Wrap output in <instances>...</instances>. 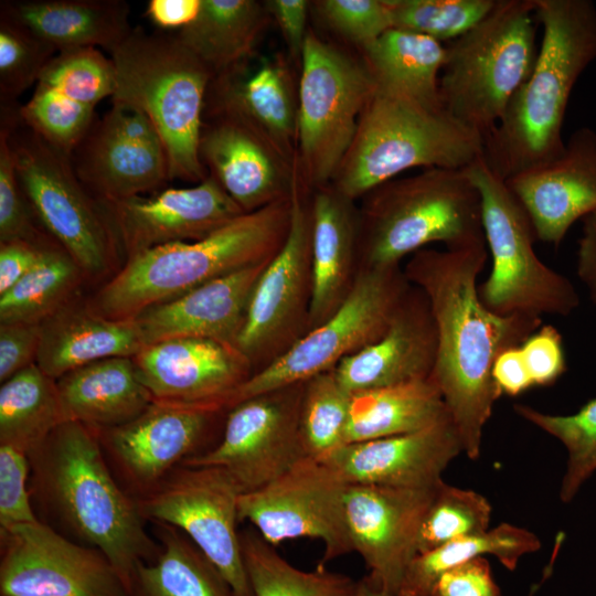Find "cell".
<instances>
[{
	"instance_id": "1",
	"label": "cell",
	"mask_w": 596,
	"mask_h": 596,
	"mask_svg": "<svg viewBox=\"0 0 596 596\" xmlns=\"http://www.w3.org/2000/svg\"><path fill=\"white\" fill-rule=\"evenodd\" d=\"M488 259L486 243L423 248L404 274L426 296L437 332L432 379L438 386L469 459L480 456L483 429L501 396L492 368L504 350L521 345L542 318L500 316L480 300L477 279Z\"/></svg>"
},
{
	"instance_id": "2",
	"label": "cell",
	"mask_w": 596,
	"mask_h": 596,
	"mask_svg": "<svg viewBox=\"0 0 596 596\" xmlns=\"http://www.w3.org/2000/svg\"><path fill=\"white\" fill-rule=\"evenodd\" d=\"M533 4L543 29L535 65L483 139V160L504 180L562 152L570 96L596 60V7L590 0Z\"/></svg>"
},
{
	"instance_id": "3",
	"label": "cell",
	"mask_w": 596,
	"mask_h": 596,
	"mask_svg": "<svg viewBox=\"0 0 596 596\" xmlns=\"http://www.w3.org/2000/svg\"><path fill=\"white\" fill-rule=\"evenodd\" d=\"M290 217L291 196L243 213L201 240L135 254L98 291L95 311L131 319L209 281L268 262L285 243Z\"/></svg>"
},
{
	"instance_id": "4",
	"label": "cell",
	"mask_w": 596,
	"mask_h": 596,
	"mask_svg": "<svg viewBox=\"0 0 596 596\" xmlns=\"http://www.w3.org/2000/svg\"><path fill=\"white\" fill-rule=\"evenodd\" d=\"M39 482L70 530L98 550L130 594L137 568L158 553L143 515L111 476L94 430L78 422L58 425L31 456Z\"/></svg>"
},
{
	"instance_id": "5",
	"label": "cell",
	"mask_w": 596,
	"mask_h": 596,
	"mask_svg": "<svg viewBox=\"0 0 596 596\" xmlns=\"http://www.w3.org/2000/svg\"><path fill=\"white\" fill-rule=\"evenodd\" d=\"M358 268L401 266L405 257L441 243H486L480 194L467 169L430 168L397 177L361 199Z\"/></svg>"
},
{
	"instance_id": "6",
	"label": "cell",
	"mask_w": 596,
	"mask_h": 596,
	"mask_svg": "<svg viewBox=\"0 0 596 596\" xmlns=\"http://www.w3.org/2000/svg\"><path fill=\"white\" fill-rule=\"evenodd\" d=\"M116 74L111 100L141 110L164 146L170 181L200 183L209 174L199 156L209 68L175 33L134 28L110 52Z\"/></svg>"
},
{
	"instance_id": "7",
	"label": "cell",
	"mask_w": 596,
	"mask_h": 596,
	"mask_svg": "<svg viewBox=\"0 0 596 596\" xmlns=\"http://www.w3.org/2000/svg\"><path fill=\"white\" fill-rule=\"evenodd\" d=\"M482 153L483 137L444 108L375 87L330 184L355 202L409 169H464Z\"/></svg>"
},
{
	"instance_id": "8",
	"label": "cell",
	"mask_w": 596,
	"mask_h": 596,
	"mask_svg": "<svg viewBox=\"0 0 596 596\" xmlns=\"http://www.w3.org/2000/svg\"><path fill=\"white\" fill-rule=\"evenodd\" d=\"M535 22L533 0H497L481 22L446 45L443 108L483 139L533 71Z\"/></svg>"
},
{
	"instance_id": "9",
	"label": "cell",
	"mask_w": 596,
	"mask_h": 596,
	"mask_svg": "<svg viewBox=\"0 0 596 596\" xmlns=\"http://www.w3.org/2000/svg\"><path fill=\"white\" fill-rule=\"evenodd\" d=\"M20 106H0V130L10 146L21 188L42 227L89 276L108 269L118 244L109 213L78 180L70 155L20 117Z\"/></svg>"
},
{
	"instance_id": "10",
	"label": "cell",
	"mask_w": 596,
	"mask_h": 596,
	"mask_svg": "<svg viewBox=\"0 0 596 596\" xmlns=\"http://www.w3.org/2000/svg\"><path fill=\"white\" fill-rule=\"evenodd\" d=\"M467 172L479 191L482 230L491 269L478 285L482 304L500 316L566 317L579 306L571 280L544 264L534 251L531 221L505 180L478 158Z\"/></svg>"
},
{
	"instance_id": "11",
	"label": "cell",
	"mask_w": 596,
	"mask_h": 596,
	"mask_svg": "<svg viewBox=\"0 0 596 596\" xmlns=\"http://www.w3.org/2000/svg\"><path fill=\"white\" fill-rule=\"evenodd\" d=\"M363 60L309 29L298 79L297 167L312 192L330 184L375 91Z\"/></svg>"
},
{
	"instance_id": "12",
	"label": "cell",
	"mask_w": 596,
	"mask_h": 596,
	"mask_svg": "<svg viewBox=\"0 0 596 596\" xmlns=\"http://www.w3.org/2000/svg\"><path fill=\"white\" fill-rule=\"evenodd\" d=\"M403 267H359L341 306L288 351L252 374L225 401V408L254 396L304 383L334 369L347 356L376 341L387 329L409 288Z\"/></svg>"
},
{
	"instance_id": "13",
	"label": "cell",
	"mask_w": 596,
	"mask_h": 596,
	"mask_svg": "<svg viewBox=\"0 0 596 596\" xmlns=\"http://www.w3.org/2000/svg\"><path fill=\"white\" fill-rule=\"evenodd\" d=\"M311 192L299 174L291 193L288 235L260 274L235 347L248 360L253 374L263 370L308 332L312 298Z\"/></svg>"
},
{
	"instance_id": "14",
	"label": "cell",
	"mask_w": 596,
	"mask_h": 596,
	"mask_svg": "<svg viewBox=\"0 0 596 596\" xmlns=\"http://www.w3.org/2000/svg\"><path fill=\"white\" fill-rule=\"evenodd\" d=\"M240 488L223 469L184 466L138 500L143 518L181 531L236 596H253L237 531Z\"/></svg>"
},
{
	"instance_id": "15",
	"label": "cell",
	"mask_w": 596,
	"mask_h": 596,
	"mask_svg": "<svg viewBox=\"0 0 596 596\" xmlns=\"http://www.w3.org/2000/svg\"><path fill=\"white\" fill-rule=\"evenodd\" d=\"M349 483L327 461L306 456L268 485L238 498L248 521L272 545L292 539L321 541L320 565L353 552L347 520Z\"/></svg>"
},
{
	"instance_id": "16",
	"label": "cell",
	"mask_w": 596,
	"mask_h": 596,
	"mask_svg": "<svg viewBox=\"0 0 596 596\" xmlns=\"http://www.w3.org/2000/svg\"><path fill=\"white\" fill-rule=\"evenodd\" d=\"M304 386L305 382L236 404L219 444L182 465L221 468L242 493L274 481L307 456L300 434Z\"/></svg>"
},
{
	"instance_id": "17",
	"label": "cell",
	"mask_w": 596,
	"mask_h": 596,
	"mask_svg": "<svg viewBox=\"0 0 596 596\" xmlns=\"http://www.w3.org/2000/svg\"><path fill=\"white\" fill-rule=\"evenodd\" d=\"M75 174L99 202L111 204L158 192L170 181L162 140L136 107L111 100L70 155Z\"/></svg>"
},
{
	"instance_id": "18",
	"label": "cell",
	"mask_w": 596,
	"mask_h": 596,
	"mask_svg": "<svg viewBox=\"0 0 596 596\" xmlns=\"http://www.w3.org/2000/svg\"><path fill=\"white\" fill-rule=\"evenodd\" d=\"M1 596H130L103 553L41 521L1 531Z\"/></svg>"
},
{
	"instance_id": "19",
	"label": "cell",
	"mask_w": 596,
	"mask_h": 596,
	"mask_svg": "<svg viewBox=\"0 0 596 596\" xmlns=\"http://www.w3.org/2000/svg\"><path fill=\"white\" fill-rule=\"evenodd\" d=\"M436 487L348 486L345 520L353 552L390 593L398 595L404 574L417 555L419 529Z\"/></svg>"
},
{
	"instance_id": "20",
	"label": "cell",
	"mask_w": 596,
	"mask_h": 596,
	"mask_svg": "<svg viewBox=\"0 0 596 596\" xmlns=\"http://www.w3.org/2000/svg\"><path fill=\"white\" fill-rule=\"evenodd\" d=\"M199 156L244 213L289 199L297 162L284 157L247 123L226 114H203Z\"/></svg>"
},
{
	"instance_id": "21",
	"label": "cell",
	"mask_w": 596,
	"mask_h": 596,
	"mask_svg": "<svg viewBox=\"0 0 596 596\" xmlns=\"http://www.w3.org/2000/svg\"><path fill=\"white\" fill-rule=\"evenodd\" d=\"M138 377L153 401L225 408L230 394L252 374L233 344L206 338H172L132 356Z\"/></svg>"
},
{
	"instance_id": "22",
	"label": "cell",
	"mask_w": 596,
	"mask_h": 596,
	"mask_svg": "<svg viewBox=\"0 0 596 596\" xmlns=\"http://www.w3.org/2000/svg\"><path fill=\"white\" fill-rule=\"evenodd\" d=\"M105 205L127 258L152 247L201 240L244 213L210 175L189 188L162 189Z\"/></svg>"
},
{
	"instance_id": "23",
	"label": "cell",
	"mask_w": 596,
	"mask_h": 596,
	"mask_svg": "<svg viewBox=\"0 0 596 596\" xmlns=\"http://www.w3.org/2000/svg\"><path fill=\"white\" fill-rule=\"evenodd\" d=\"M536 240L557 247L571 226L596 211V132L576 129L555 158L505 180Z\"/></svg>"
},
{
	"instance_id": "24",
	"label": "cell",
	"mask_w": 596,
	"mask_h": 596,
	"mask_svg": "<svg viewBox=\"0 0 596 596\" xmlns=\"http://www.w3.org/2000/svg\"><path fill=\"white\" fill-rule=\"evenodd\" d=\"M254 57L212 78L203 114L240 118L297 162L298 82L291 60L283 53L253 63Z\"/></svg>"
},
{
	"instance_id": "25",
	"label": "cell",
	"mask_w": 596,
	"mask_h": 596,
	"mask_svg": "<svg viewBox=\"0 0 596 596\" xmlns=\"http://www.w3.org/2000/svg\"><path fill=\"white\" fill-rule=\"evenodd\" d=\"M461 453L449 416L414 433L345 444L321 460L349 485L428 489L443 480L444 470Z\"/></svg>"
},
{
	"instance_id": "26",
	"label": "cell",
	"mask_w": 596,
	"mask_h": 596,
	"mask_svg": "<svg viewBox=\"0 0 596 596\" xmlns=\"http://www.w3.org/2000/svg\"><path fill=\"white\" fill-rule=\"evenodd\" d=\"M221 411L153 401L135 419L103 430L104 445L131 481L151 490L191 457Z\"/></svg>"
},
{
	"instance_id": "27",
	"label": "cell",
	"mask_w": 596,
	"mask_h": 596,
	"mask_svg": "<svg viewBox=\"0 0 596 596\" xmlns=\"http://www.w3.org/2000/svg\"><path fill=\"white\" fill-rule=\"evenodd\" d=\"M437 332L428 300L411 284L385 332L334 368L351 394L432 376Z\"/></svg>"
},
{
	"instance_id": "28",
	"label": "cell",
	"mask_w": 596,
	"mask_h": 596,
	"mask_svg": "<svg viewBox=\"0 0 596 596\" xmlns=\"http://www.w3.org/2000/svg\"><path fill=\"white\" fill-rule=\"evenodd\" d=\"M268 262L209 281L131 318L143 345L172 338H206L235 345L253 289Z\"/></svg>"
},
{
	"instance_id": "29",
	"label": "cell",
	"mask_w": 596,
	"mask_h": 596,
	"mask_svg": "<svg viewBox=\"0 0 596 596\" xmlns=\"http://www.w3.org/2000/svg\"><path fill=\"white\" fill-rule=\"evenodd\" d=\"M312 298L308 331L344 301L358 272L359 212L331 184L311 192Z\"/></svg>"
},
{
	"instance_id": "30",
	"label": "cell",
	"mask_w": 596,
	"mask_h": 596,
	"mask_svg": "<svg viewBox=\"0 0 596 596\" xmlns=\"http://www.w3.org/2000/svg\"><path fill=\"white\" fill-rule=\"evenodd\" d=\"M0 13L23 24L56 51L103 47L111 52L131 33L123 0H6Z\"/></svg>"
},
{
	"instance_id": "31",
	"label": "cell",
	"mask_w": 596,
	"mask_h": 596,
	"mask_svg": "<svg viewBox=\"0 0 596 596\" xmlns=\"http://www.w3.org/2000/svg\"><path fill=\"white\" fill-rule=\"evenodd\" d=\"M55 382L65 422L100 432L135 419L153 402L129 356L95 361Z\"/></svg>"
},
{
	"instance_id": "32",
	"label": "cell",
	"mask_w": 596,
	"mask_h": 596,
	"mask_svg": "<svg viewBox=\"0 0 596 596\" xmlns=\"http://www.w3.org/2000/svg\"><path fill=\"white\" fill-rule=\"evenodd\" d=\"M132 319L115 320L64 306L41 323L36 365L51 379L107 358L135 356L143 348Z\"/></svg>"
},
{
	"instance_id": "33",
	"label": "cell",
	"mask_w": 596,
	"mask_h": 596,
	"mask_svg": "<svg viewBox=\"0 0 596 596\" xmlns=\"http://www.w3.org/2000/svg\"><path fill=\"white\" fill-rule=\"evenodd\" d=\"M360 50L377 88L429 108H443L439 78L446 45L441 42L392 28Z\"/></svg>"
},
{
	"instance_id": "34",
	"label": "cell",
	"mask_w": 596,
	"mask_h": 596,
	"mask_svg": "<svg viewBox=\"0 0 596 596\" xmlns=\"http://www.w3.org/2000/svg\"><path fill=\"white\" fill-rule=\"evenodd\" d=\"M269 18L265 1L201 0L195 20L175 34L214 77L255 56Z\"/></svg>"
},
{
	"instance_id": "35",
	"label": "cell",
	"mask_w": 596,
	"mask_h": 596,
	"mask_svg": "<svg viewBox=\"0 0 596 596\" xmlns=\"http://www.w3.org/2000/svg\"><path fill=\"white\" fill-rule=\"evenodd\" d=\"M449 416L432 377L353 393L345 444L414 433Z\"/></svg>"
},
{
	"instance_id": "36",
	"label": "cell",
	"mask_w": 596,
	"mask_h": 596,
	"mask_svg": "<svg viewBox=\"0 0 596 596\" xmlns=\"http://www.w3.org/2000/svg\"><path fill=\"white\" fill-rule=\"evenodd\" d=\"M159 525L156 557L141 564L130 596H236L213 563L178 529Z\"/></svg>"
},
{
	"instance_id": "37",
	"label": "cell",
	"mask_w": 596,
	"mask_h": 596,
	"mask_svg": "<svg viewBox=\"0 0 596 596\" xmlns=\"http://www.w3.org/2000/svg\"><path fill=\"white\" fill-rule=\"evenodd\" d=\"M63 422L56 382L35 362L1 383L0 445L31 456Z\"/></svg>"
},
{
	"instance_id": "38",
	"label": "cell",
	"mask_w": 596,
	"mask_h": 596,
	"mask_svg": "<svg viewBox=\"0 0 596 596\" xmlns=\"http://www.w3.org/2000/svg\"><path fill=\"white\" fill-rule=\"evenodd\" d=\"M540 549L541 541L531 531L501 523L485 533L417 554L404 574L398 596H430L435 583L446 571L487 554L496 556L505 568L513 571L523 555Z\"/></svg>"
},
{
	"instance_id": "39",
	"label": "cell",
	"mask_w": 596,
	"mask_h": 596,
	"mask_svg": "<svg viewBox=\"0 0 596 596\" xmlns=\"http://www.w3.org/2000/svg\"><path fill=\"white\" fill-rule=\"evenodd\" d=\"M253 596H355L358 582L324 565L304 571L286 561L255 529L240 532Z\"/></svg>"
},
{
	"instance_id": "40",
	"label": "cell",
	"mask_w": 596,
	"mask_h": 596,
	"mask_svg": "<svg viewBox=\"0 0 596 596\" xmlns=\"http://www.w3.org/2000/svg\"><path fill=\"white\" fill-rule=\"evenodd\" d=\"M81 273L61 247L45 246L35 266L0 295V322L41 324L66 306Z\"/></svg>"
},
{
	"instance_id": "41",
	"label": "cell",
	"mask_w": 596,
	"mask_h": 596,
	"mask_svg": "<svg viewBox=\"0 0 596 596\" xmlns=\"http://www.w3.org/2000/svg\"><path fill=\"white\" fill-rule=\"evenodd\" d=\"M513 409L517 415L553 436L566 448L567 461L560 498L562 502L568 503L596 471V397L568 415L544 413L525 404H515Z\"/></svg>"
},
{
	"instance_id": "42",
	"label": "cell",
	"mask_w": 596,
	"mask_h": 596,
	"mask_svg": "<svg viewBox=\"0 0 596 596\" xmlns=\"http://www.w3.org/2000/svg\"><path fill=\"white\" fill-rule=\"evenodd\" d=\"M352 394L339 382L334 369L305 382L300 434L307 456L324 459L345 445Z\"/></svg>"
},
{
	"instance_id": "43",
	"label": "cell",
	"mask_w": 596,
	"mask_h": 596,
	"mask_svg": "<svg viewBox=\"0 0 596 596\" xmlns=\"http://www.w3.org/2000/svg\"><path fill=\"white\" fill-rule=\"evenodd\" d=\"M491 512L488 499L479 492L454 487L441 480L423 518L417 554L487 532Z\"/></svg>"
},
{
	"instance_id": "44",
	"label": "cell",
	"mask_w": 596,
	"mask_h": 596,
	"mask_svg": "<svg viewBox=\"0 0 596 596\" xmlns=\"http://www.w3.org/2000/svg\"><path fill=\"white\" fill-rule=\"evenodd\" d=\"M36 84L95 108L99 102L115 94V67L111 58L98 49L62 51L50 61Z\"/></svg>"
},
{
	"instance_id": "45",
	"label": "cell",
	"mask_w": 596,
	"mask_h": 596,
	"mask_svg": "<svg viewBox=\"0 0 596 596\" xmlns=\"http://www.w3.org/2000/svg\"><path fill=\"white\" fill-rule=\"evenodd\" d=\"M393 26L429 36L454 41L494 8L497 0H387Z\"/></svg>"
},
{
	"instance_id": "46",
	"label": "cell",
	"mask_w": 596,
	"mask_h": 596,
	"mask_svg": "<svg viewBox=\"0 0 596 596\" xmlns=\"http://www.w3.org/2000/svg\"><path fill=\"white\" fill-rule=\"evenodd\" d=\"M57 51L33 31L0 13V105H17L36 85Z\"/></svg>"
},
{
	"instance_id": "47",
	"label": "cell",
	"mask_w": 596,
	"mask_h": 596,
	"mask_svg": "<svg viewBox=\"0 0 596 596\" xmlns=\"http://www.w3.org/2000/svg\"><path fill=\"white\" fill-rule=\"evenodd\" d=\"M19 113L29 127L67 155L81 142L96 119L94 107L73 102L39 84L30 99L20 106Z\"/></svg>"
},
{
	"instance_id": "48",
	"label": "cell",
	"mask_w": 596,
	"mask_h": 596,
	"mask_svg": "<svg viewBox=\"0 0 596 596\" xmlns=\"http://www.w3.org/2000/svg\"><path fill=\"white\" fill-rule=\"evenodd\" d=\"M311 7L331 31L360 49L394 28L387 0H319Z\"/></svg>"
},
{
	"instance_id": "49",
	"label": "cell",
	"mask_w": 596,
	"mask_h": 596,
	"mask_svg": "<svg viewBox=\"0 0 596 596\" xmlns=\"http://www.w3.org/2000/svg\"><path fill=\"white\" fill-rule=\"evenodd\" d=\"M34 219L15 171L7 135L0 130V243L47 245L46 236L41 234Z\"/></svg>"
},
{
	"instance_id": "50",
	"label": "cell",
	"mask_w": 596,
	"mask_h": 596,
	"mask_svg": "<svg viewBox=\"0 0 596 596\" xmlns=\"http://www.w3.org/2000/svg\"><path fill=\"white\" fill-rule=\"evenodd\" d=\"M29 455L8 445H0V526H13L40 521L33 512L26 487Z\"/></svg>"
},
{
	"instance_id": "51",
	"label": "cell",
	"mask_w": 596,
	"mask_h": 596,
	"mask_svg": "<svg viewBox=\"0 0 596 596\" xmlns=\"http://www.w3.org/2000/svg\"><path fill=\"white\" fill-rule=\"evenodd\" d=\"M520 348L533 385H552L566 371L563 339L555 327L541 324Z\"/></svg>"
},
{
	"instance_id": "52",
	"label": "cell",
	"mask_w": 596,
	"mask_h": 596,
	"mask_svg": "<svg viewBox=\"0 0 596 596\" xmlns=\"http://www.w3.org/2000/svg\"><path fill=\"white\" fill-rule=\"evenodd\" d=\"M430 596H501L488 560L478 556L446 571Z\"/></svg>"
},
{
	"instance_id": "53",
	"label": "cell",
	"mask_w": 596,
	"mask_h": 596,
	"mask_svg": "<svg viewBox=\"0 0 596 596\" xmlns=\"http://www.w3.org/2000/svg\"><path fill=\"white\" fill-rule=\"evenodd\" d=\"M41 337L38 323L0 324V381L35 362Z\"/></svg>"
},
{
	"instance_id": "54",
	"label": "cell",
	"mask_w": 596,
	"mask_h": 596,
	"mask_svg": "<svg viewBox=\"0 0 596 596\" xmlns=\"http://www.w3.org/2000/svg\"><path fill=\"white\" fill-rule=\"evenodd\" d=\"M311 2L306 0H267L265 1L269 15L277 23L286 43L289 58L301 60L309 29L308 14Z\"/></svg>"
},
{
	"instance_id": "55",
	"label": "cell",
	"mask_w": 596,
	"mask_h": 596,
	"mask_svg": "<svg viewBox=\"0 0 596 596\" xmlns=\"http://www.w3.org/2000/svg\"><path fill=\"white\" fill-rule=\"evenodd\" d=\"M26 242L0 245V295L22 279L39 262L43 248Z\"/></svg>"
},
{
	"instance_id": "56",
	"label": "cell",
	"mask_w": 596,
	"mask_h": 596,
	"mask_svg": "<svg viewBox=\"0 0 596 596\" xmlns=\"http://www.w3.org/2000/svg\"><path fill=\"white\" fill-rule=\"evenodd\" d=\"M492 379L501 395L517 396L534 386L520 345L509 348L498 355L492 368Z\"/></svg>"
},
{
	"instance_id": "57",
	"label": "cell",
	"mask_w": 596,
	"mask_h": 596,
	"mask_svg": "<svg viewBox=\"0 0 596 596\" xmlns=\"http://www.w3.org/2000/svg\"><path fill=\"white\" fill-rule=\"evenodd\" d=\"M201 0H150L146 17L161 30H177L192 23L199 14Z\"/></svg>"
},
{
	"instance_id": "58",
	"label": "cell",
	"mask_w": 596,
	"mask_h": 596,
	"mask_svg": "<svg viewBox=\"0 0 596 596\" xmlns=\"http://www.w3.org/2000/svg\"><path fill=\"white\" fill-rule=\"evenodd\" d=\"M577 242L576 274L589 300L596 306V211L582 220Z\"/></svg>"
},
{
	"instance_id": "59",
	"label": "cell",
	"mask_w": 596,
	"mask_h": 596,
	"mask_svg": "<svg viewBox=\"0 0 596 596\" xmlns=\"http://www.w3.org/2000/svg\"><path fill=\"white\" fill-rule=\"evenodd\" d=\"M355 596H398L384 589L371 575L358 581Z\"/></svg>"
},
{
	"instance_id": "60",
	"label": "cell",
	"mask_w": 596,
	"mask_h": 596,
	"mask_svg": "<svg viewBox=\"0 0 596 596\" xmlns=\"http://www.w3.org/2000/svg\"><path fill=\"white\" fill-rule=\"evenodd\" d=\"M550 576L551 575L547 572L543 571L542 578L538 583L531 585L528 596H534L540 589L543 582H545Z\"/></svg>"
}]
</instances>
